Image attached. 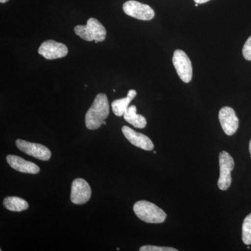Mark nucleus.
<instances>
[{"mask_svg": "<svg viewBox=\"0 0 251 251\" xmlns=\"http://www.w3.org/2000/svg\"><path fill=\"white\" fill-rule=\"evenodd\" d=\"M122 130L126 138L137 148L143 149L147 151H151L154 148L152 141L147 135L135 131L126 126H124Z\"/></svg>", "mask_w": 251, "mask_h": 251, "instance_id": "nucleus-11", "label": "nucleus"}, {"mask_svg": "<svg viewBox=\"0 0 251 251\" xmlns=\"http://www.w3.org/2000/svg\"><path fill=\"white\" fill-rule=\"evenodd\" d=\"M195 2L198 3V4H204V3L207 2V1H210V0H194Z\"/></svg>", "mask_w": 251, "mask_h": 251, "instance_id": "nucleus-19", "label": "nucleus"}, {"mask_svg": "<svg viewBox=\"0 0 251 251\" xmlns=\"http://www.w3.org/2000/svg\"><path fill=\"white\" fill-rule=\"evenodd\" d=\"M219 119L221 127L226 135H234L239 128V119L230 107H224L220 110Z\"/></svg>", "mask_w": 251, "mask_h": 251, "instance_id": "nucleus-10", "label": "nucleus"}, {"mask_svg": "<svg viewBox=\"0 0 251 251\" xmlns=\"http://www.w3.org/2000/svg\"><path fill=\"white\" fill-rule=\"evenodd\" d=\"M74 31L81 39L87 41H95V43L105 40L107 34L105 27L94 18H90L86 25H77Z\"/></svg>", "mask_w": 251, "mask_h": 251, "instance_id": "nucleus-3", "label": "nucleus"}, {"mask_svg": "<svg viewBox=\"0 0 251 251\" xmlns=\"http://www.w3.org/2000/svg\"><path fill=\"white\" fill-rule=\"evenodd\" d=\"M6 161L13 169L21 173L36 175L40 172V168L35 163L26 161L16 155H8Z\"/></svg>", "mask_w": 251, "mask_h": 251, "instance_id": "nucleus-12", "label": "nucleus"}, {"mask_svg": "<svg viewBox=\"0 0 251 251\" xmlns=\"http://www.w3.org/2000/svg\"><path fill=\"white\" fill-rule=\"evenodd\" d=\"M133 211L141 221L148 224H161L166 221L167 217V214L163 209L148 201L135 202Z\"/></svg>", "mask_w": 251, "mask_h": 251, "instance_id": "nucleus-2", "label": "nucleus"}, {"mask_svg": "<svg viewBox=\"0 0 251 251\" xmlns=\"http://www.w3.org/2000/svg\"><path fill=\"white\" fill-rule=\"evenodd\" d=\"M16 145L23 152L41 161H49L52 155L50 150L41 144L33 143L25 140L18 139L16 141Z\"/></svg>", "mask_w": 251, "mask_h": 251, "instance_id": "nucleus-7", "label": "nucleus"}, {"mask_svg": "<svg viewBox=\"0 0 251 251\" xmlns=\"http://www.w3.org/2000/svg\"><path fill=\"white\" fill-rule=\"evenodd\" d=\"M173 62L180 79L185 83L191 82L193 77V67L187 54L181 50H176L173 54Z\"/></svg>", "mask_w": 251, "mask_h": 251, "instance_id": "nucleus-5", "label": "nucleus"}, {"mask_svg": "<svg viewBox=\"0 0 251 251\" xmlns=\"http://www.w3.org/2000/svg\"><path fill=\"white\" fill-rule=\"evenodd\" d=\"M110 113V108L106 94H99L94 99L92 106L85 115V125L88 129L97 130L103 125Z\"/></svg>", "mask_w": 251, "mask_h": 251, "instance_id": "nucleus-1", "label": "nucleus"}, {"mask_svg": "<svg viewBox=\"0 0 251 251\" xmlns=\"http://www.w3.org/2000/svg\"><path fill=\"white\" fill-rule=\"evenodd\" d=\"M243 55L247 60L251 61V36L248 39L243 48Z\"/></svg>", "mask_w": 251, "mask_h": 251, "instance_id": "nucleus-18", "label": "nucleus"}, {"mask_svg": "<svg viewBox=\"0 0 251 251\" xmlns=\"http://www.w3.org/2000/svg\"><path fill=\"white\" fill-rule=\"evenodd\" d=\"M242 241L246 245L251 244V214L245 218L243 223Z\"/></svg>", "mask_w": 251, "mask_h": 251, "instance_id": "nucleus-16", "label": "nucleus"}, {"mask_svg": "<svg viewBox=\"0 0 251 251\" xmlns=\"http://www.w3.org/2000/svg\"><path fill=\"white\" fill-rule=\"evenodd\" d=\"M140 251H177V249L171 247H156V246H144L140 249Z\"/></svg>", "mask_w": 251, "mask_h": 251, "instance_id": "nucleus-17", "label": "nucleus"}, {"mask_svg": "<svg viewBox=\"0 0 251 251\" xmlns=\"http://www.w3.org/2000/svg\"><path fill=\"white\" fill-rule=\"evenodd\" d=\"M3 205L6 209L12 211H22L29 207L27 201L18 197H6L3 201Z\"/></svg>", "mask_w": 251, "mask_h": 251, "instance_id": "nucleus-15", "label": "nucleus"}, {"mask_svg": "<svg viewBox=\"0 0 251 251\" xmlns=\"http://www.w3.org/2000/svg\"><path fill=\"white\" fill-rule=\"evenodd\" d=\"M198 4H198V3H196V6H198Z\"/></svg>", "mask_w": 251, "mask_h": 251, "instance_id": "nucleus-23", "label": "nucleus"}, {"mask_svg": "<svg viewBox=\"0 0 251 251\" xmlns=\"http://www.w3.org/2000/svg\"><path fill=\"white\" fill-rule=\"evenodd\" d=\"M123 10L125 14L130 17L142 21H151L155 16L152 8L134 0L126 1L123 5Z\"/></svg>", "mask_w": 251, "mask_h": 251, "instance_id": "nucleus-6", "label": "nucleus"}, {"mask_svg": "<svg viewBox=\"0 0 251 251\" xmlns=\"http://www.w3.org/2000/svg\"><path fill=\"white\" fill-rule=\"evenodd\" d=\"M249 151H250V153L251 154V140L250 141V143H249Z\"/></svg>", "mask_w": 251, "mask_h": 251, "instance_id": "nucleus-21", "label": "nucleus"}, {"mask_svg": "<svg viewBox=\"0 0 251 251\" xmlns=\"http://www.w3.org/2000/svg\"><path fill=\"white\" fill-rule=\"evenodd\" d=\"M220 177L218 186L221 191H227L232 183L231 173L234 168L233 158L226 151H223L219 154Z\"/></svg>", "mask_w": 251, "mask_h": 251, "instance_id": "nucleus-4", "label": "nucleus"}, {"mask_svg": "<svg viewBox=\"0 0 251 251\" xmlns=\"http://www.w3.org/2000/svg\"><path fill=\"white\" fill-rule=\"evenodd\" d=\"M92 189L87 181L82 178H77L73 181L71 201L75 204H83L90 201Z\"/></svg>", "mask_w": 251, "mask_h": 251, "instance_id": "nucleus-8", "label": "nucleus"}, {"mask_svg": "<svg viewBox=\"0 0 251 251\" xmlns=\"http://www.w3.org/2000/svg\"><path fill=\"white\" fill-rule=\"evenodd\" d=\"M137 92L134 90L128 91L127 97L125 98L117 99L112 103V109L116 116H124L125 112L128 108V105L133 99L136 97Z\"/></svg>", "mask_w": 251, "mask_h": 251, "instance_id": "nucleus-13", "label": "nucleus"}, {"mask_svg": "<svg viewBox=\"0 0 251 251\" xmlns=\"http://www.w3.org/2000/svg\"><path fill=\"white\" fill-rule=\"evenodd\" d=\"M124 118L126 121L133 125L135 128H144L146 126V119L143 115L137 114V108L134 105L128 107L124 115Z\"/></svg>", "mask_w": 251, "mask_h": 251, "instance_id": "nucleus-14", "label": "nucleus"}, {"mask_svg": "<svg viewBox=\"0 0 251 251\" xmlns=\"http://www.w3.org/2000/svg\"><path fill=\"white\" fill-rule=\"evenodd\" d=\"M103 125H106V122H105V121H104V122H103Z\"/></svg>", "mask_w": 251, "mask_h": 251, "instance_id": "nucleus-22", "label": "nucleus"}, {"mask_svg": "<svg viewBox=\"0 0 251 251\" xmlns=\"http://www.w3.org/2000/svg\"><path fill=\"white\" fill-rule=\"evenodd\" d=\"M9 1V0H0V2L1 3H6V1Z\"/></svg>", "mask_w": 251, "mask_h": 251, "instance_id": "nucleus-20", "label": "nucleus"}, {"mask_svg": "<svg viewBox=\"0 0 251 251\" xmlns=\"http://www.w3.org/2000/svg\"><path fill=\"white\" fill-rule=\"evenodd\" d=\"M68 52L67 46L53 40L44 41L38 50L39 54L47 59L62 58L67 55Z\"/></svg>", "mask_w": 251, "mask_h": 251, "instance_id": "nucleus-9", "label": "nucleus"}]
</instances>
